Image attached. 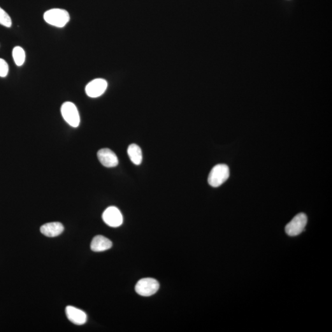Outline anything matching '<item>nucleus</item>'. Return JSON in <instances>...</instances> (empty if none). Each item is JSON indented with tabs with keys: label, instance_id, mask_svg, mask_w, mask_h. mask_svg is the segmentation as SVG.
<instances>
[{
	"label": "nucleus",
	"instance_id": "1",
	"mask_svg": "<svg viewBox=\"0 0 332 332\" xmlns=\"http://www.w3.org/2000/svg\"><path fill=\"white\" fill-rule=\"evenodd\" d=\"M44 19L48 24L61 28L66 26L70 20V15L67 11L62 9H52L46 11Z\"/></svg>",
	"mask_w": 332,
	"mask_h": 332
},
{
	"label": "nucleus",
	"instance_id": "2",
	"mask_svg": "<svg viewBox=\"0 0 332 332\" xmlns=\"http://www.w3.org/2000/svg\"><path fill=\"white\" fill-rule=\"evenodd\" d=\"M229 176V169L227 165H216L209 175V184L212 187H219L226 182Z\"/></svg>",
	"mask_w": 332,
	"mask_h": 332
},
{
	"label": "nucleus",
	"instance_id": "3",
	"mask_svg": "<svg viewBox=\"0 0 332 332\" xmlns=\"http://www.w3.org/2000/svg\"><path fill=\"white\" fill-rule=\"evenodd\" d=\"M159 288V282L153 278L141 279L137 283L135 290L139 295L150 297L157 293Z\"/></svg>",
	"mask_w": 332,
	"mask_h": 332
},
{
	"label": "nucleus",
	"instance_id": "4",
	"mask_svg": "<svg viewBox=\"0 0 332 332\" xmlns=\"http://www.w3.org/2000/svg\"><path fill=\"white\" fill-rule=\"evenodd\" d=\"M62 117L70 126L77 127L80 125V117L77 108L73 103L66 102L61 106Z\"/></svg>",
	"mask_w": 332,
	"mask_h": 332
},
{
	"label": "nucleus",
	"instance_id": "5",
	"mask_svg": "<svg viewBox=\"0 0 332 332\" xmlns=\"http://www.w3.org/2000/svg\"><path fill=\"white\" fill-rule=\"evenodd\" d=\"M307 222V217L305 213H298L286 225L285 232L290 236L299 235L305 229Z\"/></svg>",
	"mask_w": 332,
	"mask_h": 332
},
{
	"label": "nucleus",
	"instance_id": "6",
	"mask_svg": "<svg viewBox=\"0 0 332 332\" xmlns=\"http://www.w3.org/2000/svg\"><path fill=\"white\" fill-rule=\"evenodd\" d=\"M102 219L109 227H116L121 226L123 223L122 212L115 206L109 207L102 214Z\"/></svg>",
	"mask_w": 332,
	"mask_h": 332
},
{
	"label": "nucleus",
	"instance_id": "7",
	"mask_svg": "<svg viewBox=\"0 0 332 332\" xmlns=\"http://www.w3.org/2000/svg\"><path fill=\"white\" fill-rule=\"evenodd\" d=\"M108 84L104 79L98 78L90 81L86 87V93L92 98L101 96L105 92Z\"/></svg>",
	"mask_w": 332,
	"mask_h": 332
},
{
	"label": "nucleus",
	"instance_id": "8",
	"mask_svg": "<svg viewBox=\"0 0 332 332\" xmlns=\"http://www.w3.org/2000/svg\"><path fill=\"white\" fill-rule=\"evenodd\" d=\"M97 157L101 163L106 168H114L118 166V158L115 153L108 148H103L97 153Z\"/></svg>",
	"mask_w": 332,
	"mask_h": 332
},
{
	"label": "nucleus",
	"instance_id": "9",
	"mask_svg": "<svg viewBox=\"0 0 332 332\" xmlns=\"http://www.w3.org/2000/svg\"><path fill=\"white\" fill-rule=\"evenodd\" d=\"M66 315L70 321L76 325H83L87 321V315L84 311L72 306L66 308Z\"/></svg>",
	"mask_w": 332,
	"mask_h": 332
},
{
	"label": "nucleus",
	"instance_id": "10",
	"mask_svg": "<svg viewBox=\"0 0 332 332\" xmlns=\"http://www.w3.org/2000/svg\"><path fill=\"white\" fill-rule=\"evenodd\" d=\"M64 230L63 225L60 222L48 223L40 227L41 233L50 238L59 236Z\"/></svg>",
	"mask_w": 332,
	"mask_h": 332
},
{
	"label": "nucleus",
	"instance_id": "11",
	"mask_svg": "<svg viewBox=\"0 0 332 332\" xmlns=\"http://www.w3.org/2000/svg\"><path fill=\"white\" fill-rule=\"evenodd\" d=\"M112 242L105 236H95L90 244V248L94 252H104L112 247Z\"/></svg>",
	"mask_w": 332,
	"mask_h": 332
},
{
	"label": "nucleus",
	"instance_id": "12",
	"mask_svg": "<svg viewBox=\"0 0 332 332\" xmlns=\"http://www.w3.org/2000/svg\"><path fill=\"white\" fill-rule=\"evenodd\" d=\"M127 154L132 163L135 165H140L142 162V152L140 147L136 144H131L127 149Z\"/></svg>",
	"mask_w": 332,
	"mask_h": 332
},
{
	"label": "nucleus",
	"instance_id": "13",
	"mask_svg": "<svg viewBox=\"0 0 332 332\" xmlns=\"http://www.w3.org/2000/svg\"><path fill=\"white\" fill-rule=\"evenodd\" d=\"M13 57L15 64L18 67L22 66L24 64L25 60L24 49L20 46H16L13 50Z\"/></svg>",
	"mask_w": 332,
	"mask_h": 332
},
{
	"label": "nucleus",
	"instance_id": "14",
	"mask_svg": "<svg viewBox=\"0 0 332 332\" xmlns=\"http://www.w3.org/2000/svg\"><path fill=\"white\" fill-rule=\"evenodd\" d=\"M0 24L6 27H11L12 25V20L10 16L1 7H0Z\"/></svg>",
	"mask_w": 332,
	"mask_h": 332
},
{
	"label": "nucleus",
	"instance_id": "15",
	"mask_svg": "<svg viewBox=\"0 0 332 332\" xmlns=\"http://www.w3.org/2000/svg\"><path fill=\"white\" fill-rule=\"evenodd\" d=\"M9 67L7 62L3 59H0V76L6 77L8 75Z\"/></svg>",
	"mask_w": 332,
	"mask_h": 332
}]
</instances>
